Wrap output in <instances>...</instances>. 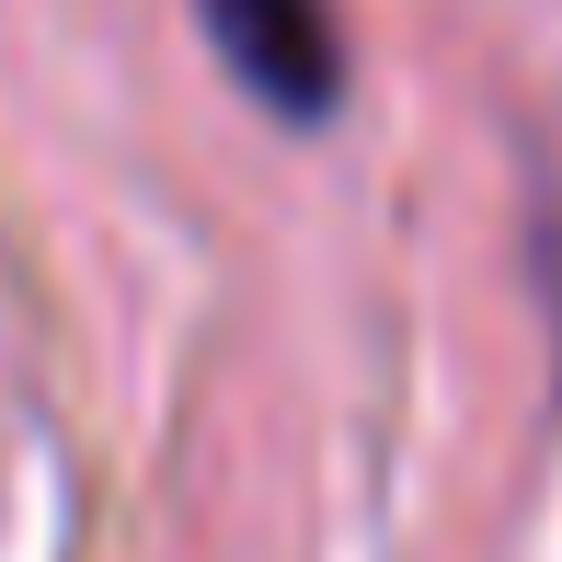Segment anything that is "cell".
Here are the masks:
<instances>
[{
	"mask_svg": "<svg viewBox=\"0 0 562 562\" xmlns=\"http://www.w3.org/2000/svg\"><path fill=\"white\" fill-rule=\"evenodd\" d=\"M207 12V35H218V58H229V81L241 92H265L276 115H334V92H345V35H334V12L322 0H195Z\"/></svg>",
	"mask_w": 562,
	"mask_h": 562,
	"instance_id": "6da1fadb",
	"label": "cell"
}]
</instances>
